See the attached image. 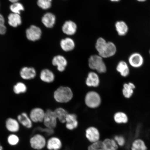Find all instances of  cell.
I'll return each instance as SVG.
<instances>
[{"label": "cell", "mask_w": 150, "mask_h": 150, "mask_svg": "<svg viewBox=\"0 0 150 150\" xmlns=\"http://www.w3.org/2000/svg\"><path fill=\"white\" fill-rule=\"evenodd\" d=\"M73 97V92L70 88L67 87H59L54 93V97L56 102L67 103L70 101Z\"/></svg>", "instance_id": "cell-1"}, {"label": "cell", "mask_w": 150, "mask_h": 150, "mask_svg": "<svg viewBox=\"0 0 150 150\" xmlns=\"http://www.w3.org/2000/svg\"><path fill=\"white\" fill-rule=\"evenodd\" d=\"M103 59L98 54L91 55L89 59V67L92 70H96L99 74L105 73L107 69L106 64Z\"/></svg>", "instance_id": "cell-2"}, {"label": "cell", "mask_w": 150, "mask_h": 150, "mask_svg": "<svg viewBox=\"0 0 150 150\" xmlns=\"http://www.w3.org/2000/svg\"><path fill=\"white\" fill-rule=\"evenodd\" d=\"M102 102L100 95L95 91L88 92L85 97V104L88 107L91 108H96L100 106Z\"/></svg>", "instance_id": "cell-3"}, {"label": "cell", "mask_w": 150, "mask_h": 150, "mask_svg": "<svg viewBox=\"0 0 150 150\" xmlns=\"http://www.w3.org/2000/svg\"><path fill=\"white\" fill-rule=\"evenodd\" d=\"M31 147L36 150H42L46 145L47 141L42 135L37 134L31 137L30 141Z\"/></svg>", "instance_id": "cell-4"}, {"label": "cell", "mask_w": 150, "mask_h": 150, "mask_svg": "<svg viewBox=\"0 0 150 150\" xmlns=\"http://www.w3.org/2000/svg\"><path fill=\"white\" fill-rule=\"evenodd\" d=\"M57 118L54 111L49 109L45 112L43 122L46 127L52 129L55 128L57 126Z\"/></svg>", "instance_id": "cell-5"}, {"label": "cell", "mask_w": 150, "mask_h": 150, "mask_svg": "<svg viewBox=\"0 0 150 150\" xmlns=\"http://www.w3.org/2000/svg\"><path fill=\"white\" fill-rule=\"evenodd\" d=\"M117 52V47L115 43L112 41H108L103 51L99 56L103 59L113 57Z\"/></svg>", "instance_id": "cell-6"}, {"label": "cell", "mask_w": 150, "mask_h": 150, "mask_svg": "<svg viewBox=\"0 0 150 150\" xmlns=\"http://www.w3.org/2000/svg\"><path fill=\"white\" fill-rule=\"evenodd\" d=\"M128 63L131 67L139 68L144 64V59L143 56L138 52H134L130 54L128 59Z\"/></svg>", "instance_id": "cell-7"}, {"label": "cell", "mask_w": 150, "mask_h": 150, "mask_svg": "<svg viewBox=\"0 0 150 150\" xmlns=\"http://www.w3.org/2000/svg\"><path fill=\"white\" fill-rule=\"evenodd\" d=\"M85 136L87 139L91 143L100 140V134L96 127H90L86 130Z\"/></svg>", "instance_id": "cell-8"}, {"label": "cell", "mask_w": 150, "mask_h": 150, "mask_svg": "<svg viewBox=\"0 0 150 150\" xmlns=\"http://www.w3.org/2000/svg\"><path fill=\"white\" fill-rule=\"evenodd\" d=\"M114 27L117 34L120 37L125 36L129 33V26L124 21H117L114 24Z\"/></svg>", "instance_id": "cell-9"}, {"label": "cell", "mask_w": 150, "mask_h": 150, "mask_svg": "<svg viewBox=\"0 0 150 150\" xmlns=\"http://www.w3.org/2000/svg\"><path fill=\"white\" fill-rule=\"evenodd\" d=\"M42 35V31L40 28L33 25L26 30V35L30 40L35 41L39 40Z\"/></svg>", "instance_id": "cell-10"}, {"label": "cell", "mask_w": 150, "mask_h": 150, "mask_svg": "<svg viewBox=\"0 0 150 150\" xmlns=\"http://www.w3.org/2000/svg\"><path fill=\"white\" fill-rule=\"evenodd\" d=\"M45 115V111L42 108H35L31 110L29 117L33 122H42Z\"/></svg>", "instance_id": "cell-11"}, {"label": "cell", "mask_w": 150, "mask_h": 150, "mask_svg": "<svg viewBox=\"0 0 150 150\" xmlns=\"http://www.w3.org/2000/svg\"><path fill=\"white\" fill-rule=\"evenodd\" d=\"M66 127L69 130H72L78 127L77 117L75 114H67L65 119Z\"/></svg>", "instance_id": "cell-12"}, {"label": "cell", "mask_w": 150, "mask_h": 150, "mask_svg": "<svg viewBox=\"0 0 150 150\" xmlns=\"http://www.w3.org/2000/svg\"><path fill=\"white\" fill-rule=\"evenodd\" d=\"M100 80L98 74L94 72H90L86 79V85L89 87H96L100 84Z\"/></svg>", "instance_id": "cell-13"}, {"label": "cell", "mask_w": 150, "mask_h": 150, "mask_svg": "<svg viewBox=\"0 0 150 150\" xmlns=\"http://www.w3.org/2000/svg\"><path fill=\"white\" fill-rule=\"evenodd\" d=\"M52 64L57 67L58 71L62 72L65 70L67 65V61L63 56L57 55L53 58Z\"/></svg>", "instance_id": "cell-14"}, {"label": "cell", "mask_w": 150, "mask_h": 150, "mask_svg": "<svg viewBox=\"0 0 150 150\" xmlns=\"http://www.w3.org/2000/svg\"><path fill=\"white\" fill-rule=\"evenodd\" d=\"M46 146L49 150H59L62 147V144L59 138L52 137L47 142Z\"/></svg>", "instance_id": "cell-15"}, {"label": "cell", "mask_w": 150, "mask_h": 150, "mask_svg": "<svg viewBox=\"0 0 150 150\" xmlns=\"http://www.w3.org/2000/svg\"><path fill=\"white\" fill-rule=\"evenodd\" d=\"M116 70L123 77L128 76L130 74V69L128 63L124 61H121L118 62Z\"/></svg>", "instance_id": "cell-16"}, {"label": "cell", "mask_w": 150, "mask_h": 150, "mask_svg": "<svg viewBox=\"0 0 150 150\" xmlns=\"http://www.w3.org/2000/svg\"><path fill=\"white\" fill-rule=\"evenodd\" d=\"M36 75V71L33 67H24L20 71V76L25 80H30L35 78Z\"/></svg>", "instance_id": "cell-17"}, {"label": "cell", "mask_w": 150, "mask_h": 150, "mask_svg": "<svg viewBox=\"0 0 150 150\" xmlns=\"http://www.w3.org/2000/svg\"><path fill=\"white\" fill-rule=\"evenodd\" d=\"M76 23L71 21L65 22L62 27L63 32L67 35H72L76 33Z\"/></svg>", "instance_id": "cell-18"}, {"label": "cell", "mask_w": 150, "mask_h": 150, "mask_svg": "<svg viewBox=\"0 0 150 150\" xmlns=\"http://www.w3.org/2000/svg\"><path fill=\"white\" fill-rule=\"evenodd\" d=\"M136 86L132 82H129L124 84L122 89L123 95L126 98H130L134 94V90Z\"/></svg>", "instance_id": "cell-19"}, {"label": "cell", "mask_w": 150, "mask_h": 150, "mask_svg": "<svg viewBox=\"0 0 150 150\" xmlns=\"http://www.w3.org/2000/svg\"><path fill=\"white\" fill-rule=\"evenodd\" d=\"M40 78L42 81L50 83L54 81L55 76L51 71L48 69H45L41 71Z\"/></svg>", "instance_id": "cell-20"}, {"label": "cell", "mask_w": 150, "mask_h": 150, "mask_svg": "<svg viewBox=\"0 0 150 150\" xmlns=\"http://www.w3.org/2000/svg\"><path fill=\"white\" fill-rule=\"evenodd\" d=\"M55 20V16L53 14L51 13H47L43 16L42 22L46 27L51 28L53 27Z\"/></svg>", "instance_id": "cell-21"}, {"label": "cell", "mask_w": 150, "mask_h": 150, "mask_svg": "<svg viewBox=\"0 0 150 150\" xmlns=\"http://www.w3.org/2000/svg\"><path fill=\"white\" fill-rule=\"evenodd\" d=\"M18 121L23 126L28 129L31 128L33 126V122L30 118L25 112H23L18 117Z\"/></svg>", "instance_id": "cell-22"}, {"label": "cell", "mask_w": 150, "mask_h": 150, "mask_svg": "<svg viewBox=\"0 0 150 150\" xmlns=\"http://www.w3.org/2000/svg\"><path fill=\"white\" fill-rule=\"evenodd\" d=\"M6 125L7 130L11 132H17L19 130L18 122L12 118H9L7 120Z\"/></svg>", "instance_id": "cell-23"}, {"label": "cell", "mask_w": 150, "mask_h": 150, "mask_svg": "<svg viewBox=\"0 0 150 150\" xmlns=\"http://www.w3.org/2000/svg\"><path fill=\"white\" fill-rule=\"evenodd\" d=\"M61 46L63 50L68 52L74 49L75 44L74 40L70 38H66L62 40L61 42Z\"/></svg>", "instance_id": "cell-24"}, {"label": "cell", "mask_w": 150, "mask_h": 150, "mask_svg": "<svg viewBox=\"0 0 150 150\" xmlns=\"http://www.w3.org/2000/svg\"><path fill=\"white\" fill-rule=\"evenodd\" d=\"M113 117L114 121L119 124L127 123L128 122V116L122 112H116L114 114Z\"/></svg>", "instance_id": "cell-25"}, {"label": "cell", "mask_w": 150, "mask_h": 150, "mask_svg": "<svg viewBox=\"0 0 150 150\" xmlns=\"http://www.w3.org/2000/svg\"><path fill=\"white\" fill-rule=\"evenodd\" d=\"M8 23L13 27H16L21 24V19L19 14H10L8 17Z\"/></svg>", "instance_id": "cell-26"}, {"label": "cell", "mask_w": 150, "mask_h": 150, "mask_svg": "<svg viewBox=\"0 0 150 150\" xmlns=\"http://www.w3.org/2000/svg\"><path fill=\"white\" fill-rule=\"evenodd\" d=\"M54 111L57 119L62 123H65L66 118L68 114L67 110L64 108H56Z\"/></svg>", "instance_id": "cell-27"}, {"label": "cell", "mask_w": 150, "mask_h": 150, "mask_svg": "<svg viewBox=\"0 0 150 150\" xmlns=\"http://www.w3.org/2000/svg\"><path fill=\"white\" fill-rule=\"evenodd\" d=\"M103 146L106 150H117L118 145L113 139L107 138L103 141Z\"/></svg>", "instance_id": "cell-28"}, {"label": "cell", "mask_w": 150, "mask_h": 150, "mask_svg": "<svg viewBox=\"0 0 150 150\" xmlns=\"http://www.w3.org/2000/svg\"><path fill=\"white\" fill-rule=\"evenodd\" d=\"M131 150H147V147L145 142L140 139H137L133 142L131 145Z\"/></svg>", "instance_id": "cell-29"}, {"label": "cell", "mask_w": 150, "mask_h": 150, "mask_svg": "<svg viewBox=\"0 0 150 150\" xmlns=\"http://www.w3.org/2000/svg\"><path fill=\"white\" fill-rule=\"evenodd\" d=\"M108 41L104 37L98 38L95 44V48L98 53V55L101 53L107 44Z\"/></svg>", "instance_id": "cell-30"}, {"label": "cell", "mask_w": 150, "mask_h": 150, "mask_svg": "<svg viewBox=\"0 0 150 150\" xmlns=\"http://www.w3.org/2000/svg\"><path fill=\"white\" fill-rule=\"evenodd\" d=\"M88 150H106L103 146V141L99 140L91 143L88 148Z\"/></svg>", "instance_id": "cell-31"}, {"label": "cell", "mask_w": 150, "mask_h": 150, "mask_svg": "<svg viewBox=\"0 0 150 150\" xmlns=\"http://www.w3.org/2000/svg\"><path fill=\"white\" fill-rule=\"evenodd\" d=\"M27 90L26 85L22 82H18L14 87V92L17 94L25 93Z\"/></svg>", "instance_id": "cell-32"}, {"label": "cell", "mask_w": 150, "mask_h": 150, "mask_svg": "<svg viewBox=\"0 0 150 150\" xmlns=\"http://www.w3.org/2000/svg\"><path fill=\"white\" fill-rule=\"evenodd\" d=\"M10 9L14 13L20 14L21 11H23L24 8L23 5L19 3H14L10 6Z\"/></svg>", "instance_id": "cell-33"}, {"label": "cell", "mask_w": 150, "mask_h": 150, "mask_svg": "<svg viewBox=\"0 0 150 150\" xmlns=\"http://www.w3.org/2000/svg\"><path fill=\"white\" fill-rule=\"evenodd\" d=\"M52 1V0H38L37 4L43 9H47L51 7Z\"/></svg>", "instance_id": "cell-34"}, {"label": "cell", "mask_w": 150, "mask_h": 150, "mask_svg": "<svg viewBox=\"0 0 150 150\" xmlns=\"http://www.w3.org/2000/svg\"><path fill=\"white\" fill-rule=\"evenodd\" d=\"M19 139L16 135L12 134L9 136L8 138V143L11 145H16L18 143Z\"/></svg>", "instance_id": "cell-35"}, {"label": "cell", "mask_w": 150, "mask_h": 150, "mask_svg": "<svg viewBox=\"0 0 150 150\" xmlns=\"http://www.w3.org/2000/svg\"><path fill=\"white\" fill-rule=\"evenodd\" d=\"M4 18L0 14V34H4L6 32V27L4 25Z\"/></svg>", "instance_id": "cell-36"}, {"label": "cell", "mask_w": 150, "mask_h": 150, "mask_svg": "<svg viewBox=\"0 0 150 150\" xmlns=\"http://www.w3.org/2000/svg\"><path fill=\"white\" fill-rule=\"evenodd\" d=\"M114 140L115 141L117 145L120 146H123L125 145V141L123 137L120 136H117L114 137Z\"/></svg>", "instance_id": "cell-37"}, {"label": "cell", "mask_w": 150, "mask_h": 150, "mask_svg": "<svg viewBox=\"0 0 150 150\" xmlns=\"http://www.w3.org/2000/svg\"><path fill=\"white\" fill-rule=\"evenodd\" d=\"M38 130H40L41 132L45 133V134L48 136H51L54 133V129L47 128L46 127L45 128L39 127Z\"/></svg>", "instance_id": "cell-38"}, {"label": "cell", "mask_w": 150, "mask_h": 150, "mask_svg": "<svg viewBox=\"0 0 150 150\" xmlns=\"http://www.w3.org/2000/svg\"><path fill=\"white\" fill-rule=\"evenodd\" d=\"M111 2L113 3H119L121 0H109Z\"/></svg>", "instance_id": "cell-39"}, {"label": "cell", "mask_w": 150, "mask_h": 150, "mask_svg": "<svg viewBox=\"0 0 150 150\" xmlns=\"http://www.w3.org/2000/svg\"><path fill=\"white\" fill-rule=\"evenodd\" d=\"M148 0H136V1L140 3H145Z\"/></svg>", "instance_id": "cell-40"}, {"label": "cell", "mask_w": 150, "mask_h": 150, "mask_svg": "<svg viewBox=\"0 0 150 150\" xmlns=\"http://www.w3.org/2000/svg\"><path fill=\"white\" fill-rule=\"evenodd\" d=\"M9 1L11 2L14 3H15L18 2L19 0H9Z\"/></svg>", "instance_id": "cell-41"}, {"label": "cell", "mask_w": 150, "mask_h": 150, "mask_svg": "<svg viewBox=\"0 0 150 150\" xmlns=\"http://www.w3.org/2000/svg\"><path fill=\"white\" fill-rule=\"evenodd\" d=\"M0 150H3V148L1 147V146H0Z\"/></svg>", "instance_id": "cell-42"}, {"label": "cell", "mask_w": 150, "mask_h": 150, "mask_svg": "<svg viewBox=\"0 0 150 150\" xmlns=\"http://www.w3.org/2000/svg\"><path fill=\"white\" fill-rule=\"evenodd\" d=\"M149 54L150 56V48H149Z\"/></svg>", "instance_id": "cell-43"}]
</instances>
